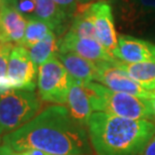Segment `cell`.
Listing matches in <instances>:
<instances>
[{
  "mask_svg": "<svg viewBox=\"0 0 155 155\" xmlns=\"http://www.w3.org/2000/svg\"><path fill=\"white\" fill-rule=\"evenodd\" d=\"M14 152L38 149L51 155H93L88 130L78 124L63 105H52L25 125L2 138Z\"/></svg>",
  "mask_w": 155,
  "mask_h": 155,
  "instance_id": "1",
  "label": "cell"
},
{
  "mask_svg": "<svg viewBox=\"0 0 155 155\" xmlns=\"http://www.w3.org/2000/svg\"><path fill=\"white\" fill-rule=\"evenodd\" d=\"M87 130L97 155H139L155 135V123L94 112Z\"/></svg>",
  "mask_w": 155,
  "mask_h": 155,
  "instance_id": "2",
  "label": "cell"
},
{
  "mask_svg": "<svg viewBox=\"0 0 155 155\" xmlns=\"http://www.w3.org/2000/svg\"><path fill=\"white\" fill-rule=\"evenodd\" d=\"M91 97L94 112H104L131 120H147L155 123L150 101L126 93L115 92L97 82L85 84Z\"/></svg>",
  "mask_w": 155,
  "mask_h": 155,
  "instance_id": "3",
  "label": "cell"
},
{
  "mask_svg": "<svg viewBox=\"0 0 155 155\" xmlns=\"http://www.w3.org/2000/svg\"><path fill=\"white\" fill-rule=\"evenodd\" d=\"M40 102L35 91L10 90L0 95V135L13 132L38 115Z\"/></svg>",
  "mask_w": 155,
  "mask_h": 155,
  "instance_id": "4",
  "label": "cell"
},
{
  "mask_svg": "<svg viewBox=\"0 0 155 155\" xmlns=\"http://www.w3.org/2000/svg\"><path fill=\"white\" fill-rule=\"evenodd\" d=\"M121 28L155 32V0H107Z\"/></svg>",
  "mask_w": 155,
  "mask_h": 155,
  "instance_id": "5",
  "label": "cell"
},
{
  "mask_svg": "<svg viewBox=\"0 0 155 155\" xmlns=\"http://www.w3.org/2000/svg\"><path fill=\"white\" fill-rule=\"evenodd\" d=\"M71 83L72 77L57 57L38 67V95L42 101L57 105L66 104Z\"/></svg>",
  "mask_w": 155,
  "mask_h": 155,
  "instance_id": "6",
  "label": "cell"
},
{
  "mask_svg": "<svg viewBox=\"0 0 155 155\" xmlns=\"http://www.w3.org/2000/svg\"><path fill=\"white\" fill-rule=\"evenodd\" d=\"M96 66H97V75L95 82L115 92L126 93L147 100L151 98L152 92L146 91L142 88L139 84L131 79L126 72L115 66L114 63L97 61Z\"/></svg>",
  "mask_w": 155,
  "mask_h": 155,
  "instance_id": "7",
  "label": "cell"
},
{
  "mask_svg": "<svg viewBox=\"0 0 155 155\" xmlns=\"http://www.w3.org/2000/svg\"><path fill=\"white\" fill-rule=\"evenodd\" d=\"M38 67L29 55L28 49L22 45H14L8 61L7 77L13 89L35 91Z\"/></svg>",
  "mask_w": 155,
  "mask_h": 155,
  "instance_id": "8",
  "label": "cell"
},
{
  "mask_svg": "<svg viewBox=\"0 0 155 155\" xmlns=\"http://www.w3.org/2000/svg\"><path fill=\"white\" fill-rule=\"evenodd\" d=\"M87 10L91 15L95 25L96 38L105 48L112 52L118 42V35L115 28L114 14L108 1L92 3L87 6Z\"/></svg>",
  "mask_w": 155,
  "mask_h": 155,
  "instance_id": "9",
  "label": "cell"
},
{
  "mask_svg": "<svg viewBox=\"0 0 155 155\" xmlns=\"http://www.w3.org/2000/svg\"><path fill=\"white\" fill-rule=\"evenodd\" d=\"M58 52H73L92 61H110L114 63L116 58L112 52L106 49L97 39L77 38L66 33L58 39Z\"/></svg>",
  "mask_w": 155,
  "mask_h": 155,
  "instance_id": "10",
  "label": "cell"
},
{
  "mask_svg": "<svg viewBox=\"0 0 155 155\" xmlns=\"http://www.w3.org/2000/svg\"><path fill=\"white\" fill-rule=\"evenodd\" d=\"M114 58L127 64H137L155 60V45L148 40L128 35L118 36V42L112 51Z\"/></svg>",
  "mask_w": 155,
  "mask_h": 155,
  "instance_id": "11",
  "label": "cell"
},
{
  "mask_svg": "<svg viewBox=\"0 0 155 155\" xmlns=\"http://www.w3.org/2000/svg\"><path fill=\"white\" fill-rule=\"evenodd\" d=\"M27 19L6 2L0 5V42L21 45Z\"/></svg>",
  "mask_w": 155,
  "mask_h": 155,
  "instance_id": "12",
  "label": "cell"
},
{
  "mask_svg": "<svg viewBox=\"0 0 155 155\" xmlns=\"http://www.w3.org/2000/svg\"><path fill=\"white\" fill-rule=\"evenodd\" d=\"M67 104L68 110L73 119L87 129L90 117L94 113L91 104V97L86 86L77 82L73 78Z\"/></svg>",
  "mask_w": 155,
  "mask_h": 155,
  "instance_id": "13",
  "label": "cell"
},
{
  "mask_svg": "<svg viewBox=\"0 0 155 155\" xmlns=\"http://www.w3.org/2000/svg\"><path fill=\"white\" fill-rule=\"evenodd\" d=\"M57 58L66 68L74 80L83 85L96 81L97 66L95 61H89L73 52H58Z\"/></svg>",
  "mask_w": 155,
  "mask_h": 155,
  "instance_id": "14",
  "label": "cell"
},
{
  "mask_svg": "<svg viewBox=\"0 0 155 155\" xmlns=\"http://www.w3.org/2000/svg\"><path fill=\"white\" fill-rule=\"evenodd\" d=\"M35 18L48 23L57 35H63L70 20L54 0H35Z\"/></svg>",
  "mask_w": 155,
  "mask_h": 155,
  "instance_id": "15",
  "label": "cell"
},
{
  "mask_svg": "<svg viewBox=\"0 0 155 155\" xmlns=\"http://www.w3.org/2000/svg\"><path fill=\"white\" fill-rule=\"evenodd\" d=\"M114 64L146 91L155 90V60L137 64H127L116 60Z\"/></svg>",
  "mask_w": 155,
  "mask_h": 155,
  "instance_id": "16",
  "label": "cell"
},
{
  "mask_svg": "<svg viewBox=\"0 0 155 155\" xmlns=\"http://www.w3.org/2000/svg\"><path fill=\"white\" fill-rule=\"evenodd\" d=\"M27 49L35 66H41L45 61L57 57L58 54V40L57 35L54 31L49 32L42 40Z\"/></svg>",
  "mask_w": 155,
  "mask_h": 155,
  "instance_id": "17",
  "label": "cell"
},
{
  "mask_svg": "<svg viewBox=\"0 0 155 155\" xmlns=\"http://www.w3.org/2000/svg\"><path fill=\"white\" fill-rule=\"evenodd\" d=\"M69 35H72L77 38H96L95 25L93 22L91 15L87 10V8L75 15L73 18V22L71 24L70 29L67 31Z\"/></svg>",
  "mask_w": 155,
  "mask_h": 155,
  "instance_id": "18",
  "label": "cell"
},
{
  "mask_svg": "<svg viewBox=\"0 0 155 155\" xmlns=\"http://www.w3.org/2000/svg\"><path fill=\"white\" fill-rule=\"evenodd\" d=\"M51 31L52 29L51 28V26L48 23H45V21L38 19V18L27 19L25 32H24L21 45L24 46L25 48H31L35 43L42 40Z\"/></svg>",
  "mask_w": 155,
  "mask_h": 155,
  "instance_id": "19",
  "label": "cell"
},
{
  "mask_svg": "<svg viewBox=\"0 0 155 155\" xmlns=\"http://www.w3.org/2000/svg\"><path fill=\"white\" fill-rule=\"evenodd\" d=\"M26 19L35 18V0H5Z\"/></svg>",
  "mask_w": 155,
  "mask_h": 155,
  "instance_id": "20",
  "label": "cell"
},
{
  "mask_svg": "<svg viewBox=\"0 0 155 155\" xmlns=\"http://www.w3.org/2000/svg\"><path fill=\"white\" fill-rule=\"evenodd\" d=\"M14 45L7 42H0V78L7 76L8 61Z\"/></svg>",
  "mask_w": 155,
  "mask_h": 155,
  "instance_id": "21",
  "label": "cell"
},
{
  "mask_svg": "<svg viewBox=\"0 0 155 155\" xmlns=\"http://www.w3.org/2000/svg\"><path fill=\"white\" fill-rule=\"evenodd\" d=\"M70 19H73L77 14L78 0H54Z\"/></svg>",
  "mask_w": 155,
  "mask_h": 155,
  "instance_id": "22",
  "label": "cell"
},
{
  "mask_svg": "<svg viewBox=\"0 0 155 155\" xmlns=\"http://www.w3.org/2000/svg\"><path fill=\"white\" fill-rule=\"evenodd\" d=\"M139 155H155V135Z\"/></svg>",
  "mask_w": 155,
  "mask_h": 155,
  "instance_id": "23",
  "label": "cell"
},
{
  "mask_svg": "<svg viewBox=\"0 0 155 155\" xmlns=\"http://www.w3.org/2000/svg\"><path fill=\"white\" fill-rule=\"evenodd\" d=\"M14 155H51V154L45 153L43 151L38 149H26L23 151H19V152H14Z\"/></svg>",
  "mask_w": 155,
  "mask_h": 155,
  "instance_id": "24",
  "label": "cell"
},
{
  "mask_svg": "<svg viewBox=\"0 0 155 155\" xmlns=\"http://www.w3.org/2000/svg\"><path fill=\"white\" fill-rule=\"evenodd\" d=\"M0 155H14V151L3 144L0 146Z\"/></svg>",
  "mask_w": 155,
  "mask_h": 155,
  "instance_id": "25",
  "label": "cell"
},
{
  "mask_svg": "<svg viewBox=\"0 0 155 155\" xmlns=\"http://www.w3.org/2000/svg\"><path fill=\"white\" fill-rule=\"evenodd\" d=\"M150 104H151V108H152V111L155 115V90L152 92V95H151V98L149 99Z\"/></svg>",
  "mask_w": 155,
  "mask_h": 155,
  "instance_id": "26",
  "label": "cell"
},
{
  "mask_svg": "<svg viewBox=\"0 0 155 155\" xmlns=\"http://www.w3.org/2000/svg\"><path fill=\"white\" fill-rule=\"evenodd\" d=\"M95 0H78V4L81 5H89L90 3L94 2Z\"/></svg>",
  "mask_w": 155,
  "mask_h": 155,
  "instance_id": "27",
  "label": "cell"
},
{
  "mask_svg": "<svg viewBox=\"0 0 155 155\" xmlns=\"http://www.w3.org/2000/svg\"><path fill=\"white\" fill-rule=\"evenodd\" d=\"M4 1H5V0H0V5H1V4H2V3H3V2H4Z\"/></svg>",
  "mask_w": 155,
  "mask_h": 155,
  "instance_id": "28",
  "label": "cell"
}]
</instances>
